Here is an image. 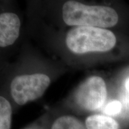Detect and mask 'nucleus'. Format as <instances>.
<instances>
[{
    "label": "nucleus",
    "mask_w": 129,
    "mask_h": 129,
    "mask_svg": "<svg viewBox=\"0 0 129 129\" xmlns=\"http://www.w3.org/2000/svg\"><path fill=\"white\" fill-rule=\"evenodd\" d=\"M62 14L64 23L69 26L110 28L118 21L117 13L112 8L87 6L74 1L64 3Z\"/></svg>",
    "instance_id": "nucleus-1"
},
{
    "label": "nucleus",
    "mask_w": 129,
    "mask_h": 129,
    "mask_svg": "<svg viewBox=\"0 0 129 129\" xmlns=\"http://www.w3.org/2000/svg\"><path fill=\"white\" fill-rule=\"evenodd\" d=\"M117 39L112 32L91 26H78L71 29L66 37V44L72 52H105L114 48Z\"/></svg>",
    "instance_id": "nucleus-2"
},
{
    "label": "nucleus",
    "mask_w": 129,
    "mask_h": 129,
    "mask_svg": "<svg viewBox=\"0 0 129 129\" xmlns=\"http://www.w3.org/2000/svg\"><path fill=\"white\" fill-rule=\"evenodd\" d=\"M50 84L47 75L43 74L16 77L11 84V94L16 103L23 105L43 96Z\"/></svg>",
    "instance_id": "nucleus-3"
},
{
    "label": "nucleus",
    "mask_w": 129,
    "mask_h": 129,
    "mask_svg": "<svg viewBox=\"0 0 129 129\" xmlns=\"http://www.w3.org/2000/svg\"><path fill=\"white\" fill-rule=\"evenodd\" d=\"M107 96L106 84L101 77L93 76L81 84L76 93L75 101L82 108L94 111L103 106Z\"/></svg>",
    "instance_id": "nucleus-4"
},
{
    "label": "nucleus",
    "mask_w": 129,
    "mask_h": 129,
    "mask_svg": "<svg viewBox=\"0 0 129 129\" xmlns=\"http://www.w3.org/2000/svg\"><path fill=\"white\" fill-rule=\"evenodd\" d=\"M20 21L16 14L3 13L0 15V46L5 47L13 44L19 35Z\"/></svg>",
    "instance_id": "nucleus-5"
},
{
    "label": "nucleus",
    "mask_w": 129,
    "mask_h": 129,
    "mask_svg": "<svg viewBox=\"0 0 129 129\" xmlns=\"http://www.w3.org/2000/svg\"><path fill=\"white\" fill-rule=\"evenodd\" d=\"M88 129H119V124L112 118L103 115H90L85 120Z\"/></svg>",
    "instance_id": "nucleus-6"
},
{
    "label": "nucleus",
    "mask_w": 129,
    "mask_h": 129,
    "mask_svg": "<svg viewBox=\"0 0 129 129\" xmlns=\"http://www.w3.org/2000/svg\"><path fill=\"white\" fill-rule=\"evenodd\" d=\"M51 129H88L86 125L76 117L70 115L58 118Z\"/></svg>",
    "instance_id": "nucleus-7"
},
{
    "label": "nucleus",
    "mask_w": 129,
    "mask_h": 129,
    "mask_svg": "<svg viewBox=\"0 0 129 129\" xmlns=\"http://www.w3.org/2000/svg\"><path fill=\"white\" fill-rule=\"evenodd\" d=\"M12 106L4 97H0V129H11Z\"/></svg>",
    "instance_id": "nucleus-8"
},
{
    "label": "nucleus",
    "mask_w": 129,
    "mask_h": 129,
    "mask_svg": "<svg viewBox=\"0 0 129 129\" xmlns=\"http://www.w3.org/2000/svg\"><path fill=\"white\" fill-rule=\"evenodd\" d=\"M122 104L120 102L114 101L109 102L105 106L104 109V112L109 115H115L119 114L121 111Z\"/></svg>",
    "instance_id": "nucleus-9"
},
{
    "label": "nucleus",
    "mask_w": 129,
    "mask_h": 129,
    "mask_svg": "<svg viewBox=\"0 0 129 129\" xmlns=\"http://www.w3.org/2000/svg\"><path fill=\"white\" fill-rule=\"evenodd\" d=\"M126 88H127V90H128V91H129V78L128 79V80H127L126 81Z\"/></svg>",
    "instance_id": "nucleus-10"
}]
</instances>
